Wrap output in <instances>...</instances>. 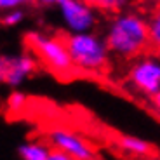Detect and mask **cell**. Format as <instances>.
<instances>
[{
    "instance_id": "cell-1",
    "label": "cell",
    "mask_w": 160,
    "mask_h": 160,
    "mask_svg": "<svg viewBox=\"0 0 160 160\" xmlns=\"http://www.w3.org/2000/svg\"><path fill=\"white\" fill-rule=\"evenodd\" d=\"M104 40L110 52L122 59H136L152 47L148 19L136 11H122L113 14L106 23Z\"/></svg>"
},
{
    "instance_id": "cell-2",
    "label": "cell",
    "mask_w": 160,
    "mask_h": 160,
    "mask_svg": "<svg viewBox=\"0 0 160 160\" xmlns=\"http://www.w3.org/2000/svg\"><path fill=\"white\" fill-rule=\"evenodd\" d=\"M64 44L72 58L75 68L84 72H103L110 64V52L104 37L98 35L96 32L68 35Z\"/></svg>"
},
{
    "instance_id": "cell-3",
    "label": "cell",
    "mask_w": 160,
    "mask_h": 160,
    "mask_svg": "<svg viewBox=\"0 0 160 160\" xmlns=\"http://www.w3.org/2000/svg\"><path fill=\"white\" fill-rule=\"evenodd\" d=\"M26 40H28V45L32 49L33 56L42 61L52 73H56V75H66L73 68L72 58L68 54L64 38L61 40L54 35L32 32V33H28Z\"/></svg>"
},
{
    "instance_id": "cell-4",
    "label": "cell",
    "mask_w": 160,
    "mask_h": 160,
    "mask_svg": "<svg viewBox=\"0 0 160 160\" xmlns=\"http://www.w3.org/2000/svg\"><path fill=\"white\" fill-rule=\"evenodd\" d=\"M127 82L131 89L144 98H155L160 92V56L146 52L132 59L127 68Z\"/></svg>"
},
{
    "instance_id": "cell-5",
    "label": "cell",
    "mask_w": 160,
    "mask_h": 160,
    "mask_svg": "<svg viewBox=\"0 0 160 160\" xmlns=\"http://www.w3.org/2000/svg\"><path fill=\"white\" fill-rule=\"evenodd\" d=\"M59 19L70 35L89 33L98 24V11L84 0H66L58 7Z\"/></svg>"
},
{
    "instance_id": "cell-6",
    "label": "cell",
    "mask_w": 160,
    "mask_h": 160,
    "mask_svg": "<svg viewBox=\"0 0 160 160\" xmlns=\"http://www.w3.org/2000/svg\"><path fill=\"white\" fill-rule=\"evenodd\" d=\"M37 70V59L32 52L4 54L0 59V78L5 85L16 91Z\"/></svg>"
},
{
    "instance_id": "cell-7",
    "label": "cell",
    "mask_w": 160,
    "mask_h": 160,
    "mask_svg": "<svg viewBox=\"0 0 160 160\" xmlns=\"http://www.w3.org/2000/svg\"><path fill=\"white\" fill-rule=\"evenodd\" d=\"M49 144L52 146V150L63 152L75 160H94V148L82 136L66 129H52L49 132Z\"/></svg>"
},
{
    "instance_id": "cell-8",
    "label": "cell",
    "mask_w": 160,
    "mask_h": 160,
    "mask_svg": "<svg viewBox=\"0 0 160 160\" xmlns=\"http://www.w3.org/2000/svg\"><path fill=\"white\" fill-rule=\"evenodd\" d=\"M21 160H49L52 146L44 141H26L18 148Z\"/></svg>"
},
{
    "instance_id": "cell-9",
    "label": "cell",
    "mask_w": 160,
    "mask_h": 160,
    "mask_svg": "<svg viewBox=\"0 0 160 160\" xmlns=\"http://www.w3.org/2000/svg\"><path fill=\"white\" fill-rule=\"evenodd\" d=\"M118 146L132 157H144L146 153H150L148 141L138 136H122L118 139Z\"/></svg>"
},
{
    "instance_id": "cell-10",
    "label": "cell",
    "mask_w": 160,
    "mask_h": 160,
    "mask_svg": "<svg viewBox=\"0 0 160 160\" xmlns=\"http://www.w3.org/2000/svg\"><path fill=\"white\" fill-rule=\"evenodd\" d=\"M84 2L91 4L96 11L113 12V14H117V12L125 11V7L131 4L132 0H84Z\"/></svg>"
},
{
    "instance_id": "cell-11",
    "label": "cell",
    "mask_w": 160,
    "mask_h": 160,
    "mask_svg": "<svg viewBox=\"0 0 160 160\" xmlns=\"http://www.w3.org/2000/svg\"><path fill=\"white\" fill-rule=\"evenodd\" d=\"M148 32L152 47L160 52V7L155 9L148 16Z\"/></svg>"
},
{
    "instance_id": "cell-12",
    "label": "cell",
    "mask_w": 160,
    "mask_h": 160,
    "mask_svg": "<svg viewBox=\"0 0 160 160\" xmlns=\"http://www.w3.org/2000/svg\"><path fill=\"white\" fill-rule=\"evenodd\" d=\"M5 104H7V110L11 113H19L23 112L24 104H26V96H24L21 91H12L11 94L7 96V101H5Z\"/></svg>"
},
{
    "instance_id": "cell-13",
    "label": "cell",
    "mask_w": 160,
    "mask_h": 160,
    "mask_svg": "<svg viewBox=\"0 0 160 160\" xmlns=\"http://www.w3.org/2000/svg\"><path fill=\"white\" fill-rule=\"evenodd\" d=\"M24 21V9H14V11H7L4 12V16H2V23L4 26H18Z\"/></svg>"
},
{
    "instance_id": "cell-14",
    "label": "cell",
    "mask_w": 160,
    "mask_h": 160,
    "mask_svg": "<svg viewBox=\"0 0 160 160\" xmlns=\"http://www.w3.org/2000/svg\"><path fill=\"white\" fill-rule=\"evenodd\" d=\"M35 0H0V7L2 11H14V9H24L26 5L33 4Z\"/></svg>"
},
{
    "instance_id": "cell-15",
    "label": "cell",
    "mask_w": 160,
    "mask_h": 160,
    "mask_svg": "<svg viewBox=\"0 0 160 160\" xmlns=\"http://www.w3.org/2000/svg\"><path fill=\"white\" fill-rule=\"evenodd\" d=\"M35 2L38 5H42V7H59L66 0H35Z\"/></svg>"
},
{
    "instance_id": "cell-16",
    "label": "cell",
    "mask_w": 160,
    "mask_h": 160,
    "mask_svg": "<svg viewBox=\"0 0 160 160\" xmlns=\"http://www.w3.org/2000/svg\"><path fill=\"white\" fill-rule=\"evenodd\" d=\"M49 160H75V158H72L70 155H66V153H63V152L52 150V153H51V157H49Z\"/></svg>"
},
{
    "instance_id": "cell-17",
    "label": "cell",
    "mask_w": 160,
    "mask_h": 160,
    "mask_svg": "<svg viewBox=\"0 0 160 160\" xmlns=\"http://www.w3.org/2000/svg\"><path fill=\"white\" fill-rule=\"evenodd\" d=\"M150 101H152V106H153V110H155V112H157V115L160 117V92H158V94H157L155 98H152V99H150Z\"/></svg>"
},
{
    "instance_id": "cell-18",
    "label": "cell",
    "mask_w": 160,
    "mask_h": 160,
    "mask_svg": "<svg viewBox=\"0 0 160 160\" xmlns=\"http://www.w3.org/2000/svg\"><path fill=\"white\" fill-rule=\"evenodd\" d=\"M157 4H158V7H160V0H157Z\"/></svg>"
}]
</instances>
